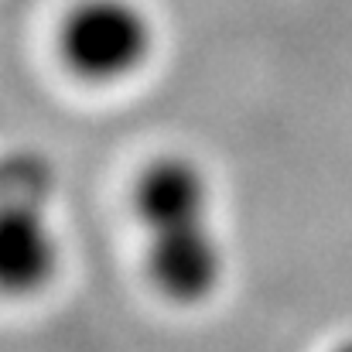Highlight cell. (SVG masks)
<instances>
[{
    "instance_id": "1",
    "label": "cell",
    "mask_w": 352,
    "mask_h": 352,
    "mask_svg": "<svg viewBox=\"0 0 352 352\" xmlns=\"http://www.w3.org/2000/svg\"><path fill=\"white\" fill-rule=\"evenodd\" d=\"M133 216L144 230V267L171 305L209 301L226 277V246L216 230V195L206 168L185 154L154 157L133 185Z\"/></svg>"
},
{
    "instance_id": "2",
    "label": "cell",
    "mask_w": 352,
    "mask_h": 352,
    "mask_svg": "<svg viewBox=\"0 0 352 352\" xmlns=\"http://www.w3.org/2000/svg\"><path fill=\"white\" fill-rule=\"evenodd\" d=\"M55 168L31 147L0 154V294L31 298L52 284L62 243L52 226Z\"/></svg>"
},
{
    "instance_id": "3",
    "label": "cell",
    "mask_w": 352,
    "mask_h": 352,
    "mask_svg": "<svg viewBox=\"0 0 352 352\" xmlns=\"http://www.w3.org/2000/svg\"><path fill=\"white\" fill-rule=\"evenodd\" d=\"M154 17L137 0H79L58 24V55L79 79L120 82L154 55Z\"/></svg>"
},
{
    "instance_id": "4",
    "label": "cell",
    "mask_w": 352,
    "mask_h": 352,
    "mask_svg": "<svg viewBox=\"0 0 352 352\" xmlns=\"http://www.w3.org/2000/svg\"><path fill=\"white\" fill-rule=\"evenodd\" d=\"M332 352H352V339H342V342H339Z\"/></svg>"
}]
</instances>
